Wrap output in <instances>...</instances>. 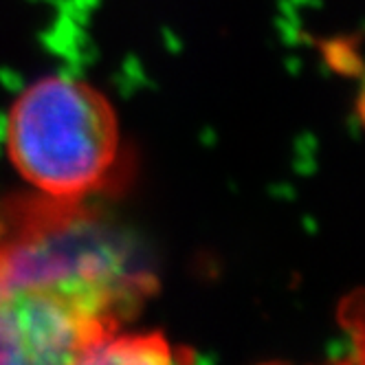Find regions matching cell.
Listing matches in <instances>:
<instances>
[{
	"instance_id": "obj_3",
	"label": "cell",
	"mask_w": 365,
	"mask_h": 365,
	"mask_svg": "<svg viewBox=\"0 0 365 365\" xmlns=\"http://www.w3.org/2000/svg\"><path fill=\"white\" fill-rule=\"evenodd\" d=\"M119 324L101 306L60 291L0 295V363H80Z\"/></svg>"
},
{
	"instance_id": "obj_1",
	"label": "cell",
	"mask_w": 365,
	"mask_h": 365,
	"mask_svg": "<svg viewBox=\"0 0 365 365\" xmlns=\"http://www.w3.org/2000/svg\"><path fill=\"white\" fill-rule=\"evenodd\" d=\"M154 284L137 245L88 200L38 192L0 198V295L60 291L123 322L154 293Z\"/></svg>"
},
{
	"instance_id": "obj_2",
	"label": "cell",
	"mask_w": 365,
	"mask_h": 365,
	"mask_svg": "<svg viewBox=\"0 0 365 365\" xmlns=\"http://www.w3.org/2000/svg\"><path fill=\"white\" fill-rule=\"evenodd\" d=\"M7 152L38 194L58 200H91L119 187L128 174L110 101L66 75L42 77L16 97Z\"/></svg>"
},
{
	"instance_id": "obj_4",
	"label": "cell",
	"mask_w": 365,
	"mask_h": 365,
	"mask_svg": "<svg viewBox=\"0 0 365 365\" xmlns=\"http://www.w3.org/2000/svg\"><path fill=\"white\" fill-rule=\"evenodd\" d=\"M178 359V348L163 334H119L115 330L95 344L80 363H172Z\"/></svg>"
}]
</instances>
